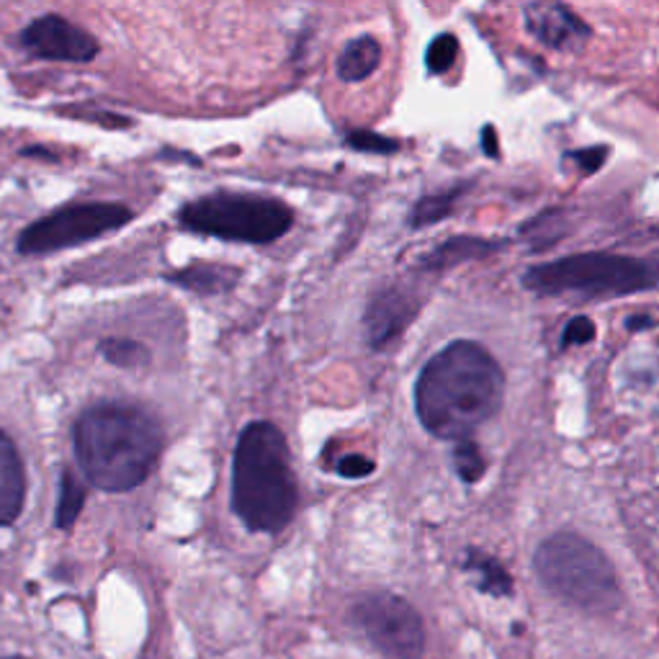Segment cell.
<instances>
[{
  "mask_svg": "<svg viewBox=\"0 0 659 659\" xmlns=\"http://www.w3.org/2000/svg\"><path fill=\"white\" fill-rule=\"evenodd\" d=\"M132 222V209L124 203L91 201L70 203L52 215L36 219L19 238V253L23 255H46L60 250L77 248L83 242L98 240L108 232L122 230Z\"/></svg>",
  "mask_w": 659,
  "mask_h": 659,
  "instance_id": "52a82bcc",
  "label": "cell"
},
{
  "mask_svg": "<svg viewBox=\"0 0 659 659\" xmlns=\"http://www.w3.org/2000/svg\"><path fill=\"white\" fill-rule=\"evenodd\" d=\"M345 145L353 147V150L372 153V155H389V153L399 150V143H395V139L381 137V135H376V132H368V129L351 132V135L345 137Z\"/></svg>",
  "mask_w": 659,
  "mask_h": 659,
  "instance_id": "7402d4cb",
  "label": "cell"
},
{
  "mask_svg": "<svg viewBox=\"0 0 659 659\" xmlns=\"http://www.w3.org/2000/svg\"><path fill=\"white\" fill-rule=\"evenodd\" d=\"M595 337V325L593 320L587 317H572L567 327L562 333V345L569 348V345H587Z\"/></svg>",
  "mask_w": 659,
  "mask_h": 659,
  "instance_id": "cb8c5ba5",
  "label": "cell"
},
{
  "mask_svg": "<svg viewBox=\"0 0 659 659\" xmlns=\"http://www.w3.org/2000/svg\"><path fill=\"white\" fill-rule=\"evenodd\" d=\"M533 569L556 598L585 614L608 616L621 606L614 562L579 533L562 531L541 541L533 554Z\"/></svg>",
  "mask_w": 659,
  "mask_h": 659,
  "instance_id": "277c9868",
  "label": "cell"
},
{
  "mask_svg": "<svg viewBox=\"0 0 659 659\" xmlns=\"http://www.w3.org/2000/svg\"><path fill=\"white\" fill-rule=\"evenodd\" d=\"M238 271L227 269V265H188L184 271L168 273L170 284H178L188 289V292H196L201 296L211 294H224L238 284Z\"/></svg>",
  "mask_w": 659,
  "mask_h": 659,
  "instance_id": "9a60e30c",
  "label": "cell"
},
{
  "mask_svg": "<svg viewBox=\"0 0 659 659\" xmlns=\"http://www.w3.org/2000/svg\"><path fill=\"white\" fill-rule=\"evenodd\" d=\"M525 29L548 50L577 52L590 39V27L564 0H531L525 6Z\"/></svg>",
  "mask_w": 659,
  "mask_h": 659,
  "instance_id": "8fae6325",
  "label": "cell"
},
{
  "mask_svg": "<svg viewBox=\"0 0 659 659\" xmlns=\"http://www.w3.org/2000/svg\"><path fill=\"white\" fill-rule=\"evenodd\" d=\"M300 490L286 436L269 420L242 428L232 459V510L255 533L284 531L296 513Z\"/></svg>",
  "mask_w": 659,
  "mask_h": 659,
  "instance_id": "3957f363",
  "label": "cell"
},
{
  "mask_svg": "<svg viewBox=\"0 0 659 659\" xmlns=\"http://www.w3.org/2000/svg\"><path fill=\"white\" fill-rule=\"evenodd\" d=\"M27 500V469L15 443L0 430V529L15 523Z\"/></svg>",
  "mask_w": 659,
  "mask_h": 659,
  "instance_id": "7c38bea8",
  "label": "cell"
},
{
  "mask_svg": "<svg viewBox=\"0 0 659 659\" xmlns=\"http://www.w3.org/2000/svg\"><path fill=\"white\" fill-rule=\"evenodd\" d=\"M608 155H610L608 147H587V150H577L567 155V160L575 163V168L579 172H595L603 168V163L608 160Z\"/></svg>",
  "mask_w": 659,
  "mask_h": 659,
  "instance_id": "d4e9b609",
  "label": "cell"
},
{
  "mask_svg": "<svg viewBox=\"0 0 659 659\" xmlns=\"http://www.w3.org/2000/svg\"><path fill=\"white\" fill-rule=\"evenodd\" d=\"M420 294L407 284H389L368 300L364 330L372 348L381 351L405 333L420 310Z\"/></svg>",
  "mask_w": 659,
  "mask_h": 659,
  "instance_id": "30bf717a",
  "label": "cell"
},
{
  "mask_svg": "<svg viewBox=\"0 0 659 659\" xmlns=\"http://www.w3.org/2000/svg\"><path fill=\"white\" fill-rule=\"evenodd\" d=\"M459 54V39L453 34H441L430 42L426 52V65L433 75H443L446 70L453 67Z\"/></svg>",
  "mask_w": 659,
  "mask_h": 659,
  "instance_id": "44dd1931",
  "label": "cell"
},
{
  "mask_svg": "<svg viewBox=\"0 0 659 659\" xmlns=\"http://www.w3.org/2000/svg\"><path fill=\"white\" fill-rule=\"evenodd\" d=\"M3 659H23V657H3Z\"/></svg>",
  "mask_w": 659,
  "mask_h": 659,
  "instance_id": "83f0119b",
  "label": "cell"
},
{
  "mask_svg": "<svg viewBox=\"0 0 659 659\" xmlns=\"http://www.w3.org/2000/svg\"><path fill=\"white\" fill-rule=\"evenodd\" d=\"M337 474L345 477V480H366L368 474H374L376 464L368 457H360V453H345L335 461Z\"/></svg>",
  "mask_w": 659,
  "mask_h": 659,
  "instance_id": "603a6c76",
  "label": "cell"
},
{
  "mask_svg": "<svg viewBox=\"0 0 659 659\" xmlns=\"http://www.w3.org/2000/svg\"><path fill=\"white\" fill-rule=\"evenodd\" d=\"M659 273L652 265L618 253H577L556 261L531 265L523 273V286L541 296L577 294L587 300L626 296L657 286Z\"/></svg>",
  "mask_w": 659,
  "mask_h": 659,
  "instance_id": "5b68a950",
  "label": "cell"
},
{
  "mask_svg": "<svg viewBox=\"0 0 659 659\" xmlns=\"http://www.w3.org/2000/svg\"><path fill=\"white\" fill-rule=\"evenodd\" d=\"M21 42L39 60L52 62H91L98 57V42L88 31L70 23L62 15H42L23 29Z\"/></svg>",
  "mask_w": 659,
  "mask_h": 659,
  "instance_id": "9c48e42d",
  "label": "cell"
},
{
  "mask_svg": "<svg viewBox=\"0 0 659 659\" xmlns=\"http://www.w3.org/2000/svg\"><path fill=\"white\" fill-rule=\"evenodd\" d=\"M163 443L158 420L135 405H93L73 428L77 464L91 484L106 492L139 488L158 467Z\"/></svg>",
  "mask_w": 659,
  "mask_h": 659,
  "instance_id": "7a4b0ae2",
  "label": "cell"
},
{
  "mask_svg": "<svg viewBox=\"0 0 659 659\" xmlns=\"http://www.w3.org/2000/svg\"><path fill=\"white\" fill-rule=\"evenodd\" d=\"M652 325H655V323H652V320H649V317H631V320H629V327H631V330L652 327Z\"/></svg>",
  "mask_w": 659,
  "mask_h": 659,
  "instance_id": "4316f807",
  "label": "cell"
},
{
  "mask_svg": "<svg viewBox=\"0 0 659 659\" xmlns=\"http://www.w3.org/2000/svg\"><path fill=\"white\" fill-rule=\"evenodd\" d=\"M453 467H457V474L467 484H474L482 480L484 469H488V461H484L480 446H477L472 438H461L453 446Z\"/></svg>",
  "mask_w": 659,
  "mask_h": 659,
  "instance_id": "ffe728a7",
  "label": "cell"
},
{
  "mask_svg": "<svg viewBox=\"0 0 659 659\" xmlns=\"http://www.w3.org/2000/svg\"><path fill=\"white\" fill-rule=\"evenodd\" d=\"M502 395L505 374L498 358L480 343L453 341L422 366L415 412L430 436L461 441L498 415Z\"/></svg>",
  "mask_w": 659,
  "mask_h": 659,
  "instance_id": "6da1fadb",
  "label": "cell"
},
{
  "mask_svg": "<svg viewBox=\"0 0 659 659\" xmlns=\"http://www.w3.org/2000/svg\"><path fill=\"white\" fill-rule=\"evenodd\" d=\"M178 222L184 230L209 238L269 245L292 230L294 211L284 201L258 193L217 191L188 201Z\"/></svg>",
  "mask_w": 659,
  "mask_h": 659,
  "instance_id": "8992f818",
  "label": "cell"
},
{
  "mask_svg": "<svg viewBox=\"0 0 659 659\" xmlns=\"http://www.w3.org/2000/svg\"><path fill=\"white\" fill-rule=\"evenodd\" d=\"M85 505V490L77 484L70 469H65L60 477V494H57V510H54V525L60 531H70L77 523Z\"/></svg>",
  "mask_w": 659,
  "mask_h": 659,
  "instance_id": "ac0fdd59",
  "label": "cell"
},
{
  "mask_svg": "<svg viewBox=\"0 0 659 659\" xmlns=\"http://www.w3.org/2000/svg\"><path fill=\"white\" fill-rule=\"evenodd\" d=\"M482 143H484V153L498 155V135H494V127L482 129Z\"/></svg>",
  "mask_w": 659,
  "mask_h": 659,
  "instance_id": "484cf974",
  "label": "cell"
},
{
  "mask_svg": "<svg viewBox=\"0 0 659 659\" xmlns=\"http://www.w3.org/2000/svg\"><path fill=\"white\" fill-rule=\"evenodd\" d=\"M498 250V242L482 240V238H469V234H459V238H451L438 245L436 250L420 261L422 271H443L451 269V265H459L464 261H474V258H484Z\"/></svg>",
  "mask_w": 659,
  "mask_h": 659,
  "instance_id": "4fadbf2b",
  "label": "cell"
},
{
  "mask_svg": "<svg viewBox=\"0 0 659 659\" xmlns=\"http://www.w3.org/2000/svg\"><path fill=\"white\" fill-rule=\"evenodd\" d=\"M464 569L472 572L477 577V587H480L482 593L494 595V598H508V595H513V577H510V572L502 567L494 556L477 552V548H469Z\"/></svg>",
  "mask_w": 659,
  "mask_h": 659,
  "instance_id": "2e32d148",
  "label": "cell"
},
{
  "mask_svg": "<svg viewBox=\"0 0 659 659\" xmlns=\"http://www.w3.org/2000/svg\"><path fill=\"white\" fill-rule=\"evenodd\" d=\"M381 62V44L374 36L351 39L337 57V75L345 83H360L376 73Z\"/></svg>",
  "mask_w": 659,
  "mask_h": 659,
  "instance_id": "5bb4252c",
  "label": "cell"
},
{
  "mask_svg": "<svg viewBox=\"0 0 659 659\" xmlns=\"http://www.w3.org/2000/svg\"><path fill=\"white\" fill-rule=\"evenodd\" d=\"M98 353L108 364L119 368H135L147 360V348L143 343L129 341V337H104L98 343Z\"/></svg>",
  "mask_w": 659,
  "mask_h": 659,
  "instance_id": "d6986e66",
  "label": "cell"
},
{
  "mask_svg": "<svg viewBox=\"0 0 659 659\" xmlns=\"http://www.w3.org/2000/svg\"><path fill=\"white\" fill-rule=\"evenodd\" d=\"M464 193H467V186H457V188H449V191L426 196V199H420L418 203H415V209L410 215V224L415 227V230H420V227L441 222V219H446L453 209H457V203Z\"/></svg>",
  "mask_w": 659,
  "mask_h": 659,
  "instance_id": "e0dca14e",
  "label": "cell"
},
{
  "mask_svg": "<svg viewBox=\"0 0 659 659\" xmlns=\"http://www.w3.org/2000/svg\"><path fill=\"white\" fill-rule=\"evenodd\" d=\"M353 624L387 659H422L426 624L412 603L395 593H368L353 603Z\"/></svg>",
  "mask_w": 659,
  "mask_h": 659,
  "instance_id": "ba28073f",
  "label": "cell"
}]
</instances>
